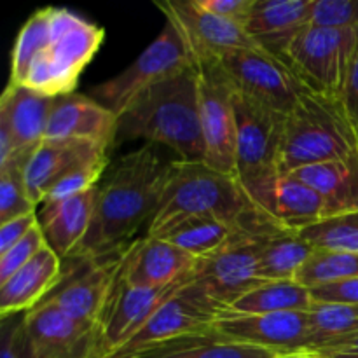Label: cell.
I'll list each match as a JSON object with an SVG mask.
<instances>
[{
  "mask_svg": "<svg viewBox=\"0 0 358 358\" xmlns=\"http://www.w3.org/2000/svg\"><path fill=\"white\" fill-rule=\"evenodd\" d=\"M103 37V28L65 7L35 10L14 42L9 84L27 86L48 96L73 93Z\"/></svg>",
  "mask_w": 358,
  "mask_h": 358,
  "instance_id": "obj_1",
  "label": "cell"
},
{
  "mask_svg": "<svg viewBox=\"0 0 358 358\" xmlns=\"http://www.w3.org/2000/svg\"><path fill=\"white\" fill-rule=\"evenodd\" d=\"M175 161H164L152 143L126 154L98 184L87 234L69 259L103 257L128 248L133 234L152 220Z\"/></svg>",
  "mask_w": 358,
  "mask_h": 358,
  "instance_id": "obj_2",
  "label": "cell"
},
{
  "mask_svg": "<svg viewBox=\"0 0 358 358\" xmlns=\"http://www.w3.org/2000/svg\"><path fill=\"white\" fill-rule=\"evenodd\" d=\"M163 143L185 163H205L198 70L189 69L140 93L119 115L117 138Z\"/></svg>",
  "mask_w": 358,
  "mask_h": 358,
  "instance_id": "obj_3",
  "label": "cell"
},
{
  "mask_svg": "<svg viewBox=\"0 0 358 358\" xmlns=\"http://www.w3.org/2000/svg\"><path fill=\"white\" fill-rule=\"evenodd\" d=\"M255 210L240 180L206 163L175 161L147 236L189 217H220L238 220Z\"/></svg>",
  "mask_w": 358,
  "mask_h": 358,
  "instance_id": "obj_4",
  "label": "cell"
},
{
  "mask_svg": "<svg viewBox=\"0 0 358 358\" xmlns=\"http://www.w3.org/2000/svg\"><path fill=\"white\" fill-rule=\"evenodd\" d=\"M355 150L358 140L339 101L304 91L287 114L280 173L346 157Z\"/></svg>",
  "mask_w": 358,
  "mask_h": 358,
  "instance_id": "obj_5",
  "label": "cell"
},
{
  "mask_svg": "<svg viewBox=\"0 0 358 358\" xmlns=\"http://www.w3.org/2000/svg\"><path fill=\"white\" fill-rule=\"evenodd\" d=\"M358 48V28L308 27L287 51L285 63L308 91L339 100Z\"/></svg>",
  "mask_w": 358,
  "mask_h": 358,
  "instance_id": "obj_6",
  "label": "cell"
},
{
  "mask_svg": "<svg viewBox=\"0 0 358 358\" xmlns=\"http://www.w3.org/2000/svg\"><path fill=\"white\" fill-rule=\"evenodd\" d=\"M236 177L245 191L280 173L287 115L233 90Z\"/></svg>",
  "mask_w": 358,
  "mask_h": 358,
  "instance_id": "obj_7",
  "label": "cell"
},
{
  "mask_svg": "<svg viewBox=\"0 0 358 358\" xmlns=\"http://www.w3.org/2000/svg\"><path fill=\"white\" fill-rule=\"evenodd\" d=\"M126 250L103 257L72 259L76 264L63 269L62 280L44 301L79 324L101 331L121 280Z\"/></svg>",
  "mask_w": 358,
  "mask_h": 358,
  "instance_id": "obj_8",
  "label": "cell"
},
{
  "mask_svg": "<svg viewBox=\"0 0 358 358\" xmlns=\"http://www.w3.org/2000/svg\"><path fill=\"white\" fill-rule=\"evenodd\" d=\"M189 69H196L191 55L177 30L166 23L128 69L93 87L91 98L119 117L140 93Z\"/></svg>",
  "mask_w": 358,
  "mask_h": 358,
  "instance_id": "obj_9",
  "label": "cell"
},
{
  "mask_svg": "<svg viewBox=\"0 0 358 358\" xmlns=\"http://www.w3.org/2000/svg\"><path fill=\"white\" fill-rule=\"evenodd\" d=\"M278 227L282 226L276 224L261 231H248L213 254L198 259L189 273V282L199 287L224 310L229 308L248 290L264 282L259 276L262 243Z\"/></svg>",
  "mask_w": 358,
  "mask_h": 358,
  "instance_id": "obj_10",
  "label": "cell"
},
{
  "mask_svg": "<svg viewBox=\"0 0 358 358\" xmlns=\"http://www.w3.org/2000/svg\"><path fill=\"white\" fill-rule=\"evenodd\" d=\"M20 348L21 358H107L101 331L79 324L49 301L23 315Z\"/></svg>",
  "mask_w": 358,
  "mask_h": 358,
  "instance_id": "obj_11",
  "label": "cell"
},
{
  "mask_svg": "<svg viewBox=\"0 0 358 358\" xmlns=\"http://www.w3.org/2000/svg\"><path fill=\"white\" fill-rule=\"evenodd\" d=\"M231 87L287 115L308 91L283 59L261 49H238L219 59Z\"/></svg>",
  "mask_w": 358,
  "mask_h": 358,
  "instance_id": "obj_12",
  "label": "cell"
},
{
  "mask_svg": "<svg viewBox=\"0 0 358 358\" xmlns=\"http://www.w3.org/2000/svg\"><path fill=\"white\" fill-rule=\"evenodd\" d=\"M156 6L164 14L166 23L177 30L196 69L219 63L222 56L238 49L264 51L245 31L243 24L201 9L196 0H157Z\"/></svg>",
  "mask_w": 358,
  "mask_h": 358,
  "instance_id": "obj_13",
  "label": "cell"
},
{
  "mask_svg": "<svg viewBox=\"0 0 358 358\" xmlns=\"http://www.w3.org/2000/svg\"><path fill=\"white\" fill-rule=\"evenodd\" d=\"M196 70L205 163L215 170L236 177V121L233 110V87L219 63L198 66Z\"/></svg>",
  "mask_w": 358,
  "mask_h": 358,
  "instance_id": "obj_14",
  "label": "cell"
},
{
  "mask_svg": "<svg viewBox=\"0 0 358 358\" xmlns=\"http://www.w3.org/2000/svg\"><path fill=\"white\" fill-rule=\"evenodd\" d=\"M222 310L224 308L210 299L199 287L189 282L187 276L184 285L170 299L161 304L159 310L140 329L138 334L129 339L124 348L119 350L110 358L128 355V353L185 338V336L205 334V332L213 331V324Z\"/></svg>",
  "mask_w": 358,
  "mask_h": 358,
  "instance_id": "obj_15",
  "label": "cell"
},
{
  "mask_svg": "<svg viewBox=\"0 0 358 358\" xmlns=\"http://www.w3.org/2000/svg\"><path fill=\"white\" fill-rule=\"evenodd\" d=\"M213 329L231 341L248 343L278 353L311 350V325L308 311L247 315L222 310Z\"/></svg>",
  "mask_w": 358,
  "mask_h": 358,
  "instance_id": "obj_16",
  "label": "cell"
},
{
  "mask_svg": "<svg viewBox=\"0 0 358 358\" xmlns=\"http://www.w3.org/2000/svg\"><path fill=\"white\" fill-rule=\"evenodd\" d=\"M245 192L259 212L287 229L301 231L327 217L324 198L292 175H275Z\"/></svg>",
  "mask_w": 358,
  "mask_h": 358,
  "instance_id": "obj_17",
  "label": "cell"
},
{
  "mask_svg": "<svg viewBox=\"0 0 358 358\" xmlns=\"http://www.w3.org/2000/svg\"><path fill=\"white\" fill-rule=\"evenodd\" d=\"M187 276L166 287H129L122 282L121 275L117 290L101 327V341L107 358L114 357L119 350L124 348L129 339L138 334L140 329L159 310L161 304L184 285Z\"/></svg>",
  "mask_w": 358,
  "mask_h": 358,
  "instance_id": "obj_18",
  "label": "cell"
},
{
  "mask_svg": "<svg viewBox=\"0 0 358 358\" xmlns=\"http://www.w3.org/2000/svg\"><path fill=\"white\" fill-rule=\"evenodd\" d=\"M119 117L91 96L70 93L56 98L44 140L86 142L110 149L117 138Z\"/></svg>",
  "mask_w": 358,
  "mask_h": 358,
  "instance_id": "obj_19",
  "label": "cell"
},
{
  "mask_svg": "<svg viewBox=\"0 0 358 358\" xmlns=\"http://www.w3.org/2000/svg\"><path fill=\"white\" fill-rule=\"evenodd\" d=\"M56 98L20 84H7L0 98V126L13 136L23 166L44 142Z\"/></svg>",
  "mask_w": 358,
  "mask_h": 358,
  "instance_id": "obj_20",
  "label": "cell"
},
{
  "mask_svg": "<svg viewBox=\"0 0 358 358\" xmlns=\"http://www.w3.org/2000/svg\"><path fill=\"white\" fill-rule=\"evenodd\" d=\"M196 261L194 255L161 238L145 236L131 241L126 250L122 282L129 287H166L185 278Z\"/></svg>",
  "mask_w": 358,
  "mask_h": 358,
  "instance_id": "obj_21",
  "label": "cell"
},
{
  "mask_svg": "<svg viewBox=\"0 0 358 358\" xmlns=\"http://www.w3.org/2000/svg\"><path fill=\"white\" fill-rule=\"evenodd\" d=\"M313 0H255L245 31L269 55L285 62L297 35L310 27Z\"/></svg>",
  "mask_w": 358,
  "mask_h": 358,
  "instance_id": "obj_22",
  "label": "cell"
},
{
  "mask_svg": "<svg viewBox=\"0 0 358 358\" xmlns=\"http://www.w3.org/2000/svg\"><path fill=\"white\" fill-rule=\"evenodd\" d=\"M96 196L98 187H94L72 198L42 203V210L37 215L38 226L44 234L45 245L62 261L73 254L90 231Z\"/></svg>",
  "mask_w": 358,
  "mask_h": 358,
  "instance_id": "obj_23",
  "label": "cell"
},
{
  "mask_svg": "<svg viewBox=\"0 0 358 358\" xmlns=\"http://www.w3.org/2000/svg\"><path fill=\"white\" fill-rule=\"evenodd\" d=\"M62 259L49 247L0 283V317L30 311L55 290L63 276Z\"/></svg>",
  "mask_w": 358,
  "mask_h": 358,
  "instance_id": "obj_24",
  "label": "cell"
},
{
  "mask_svg": "<svg viewBox=\"0 0 358 358\" xmlns=\"http://www.w3.org/2000/svg\"><path fill=\"white\" fill-rule=\"evenodd\" d=\"M289 175L324 198L327 217L358 210V150L339 159L299 168Z\"/></svg>",
  "mask_w": 358,
  "mask_h": 358,
  "instance_id": "obj_25",
  "label": "cell"
},
{
  "mask_svg": "<svg viewBox=\"0 0 358 358\" xmlns=\"http://www.w3.org/2000/svg\"><path fill=\"white\" fill-rule=\"evenodd\" d=\"M107 147L86 142L44 140L24 166V185L35 205H42L48 192L84 157Z\"/></svg>",
  "mask_w": 358,
  "mask_h": 358,
  "instance_id": "obj_26",
  "label": "cell"
},
{
  "mask_svg": "<svg viewBox=\"0 0 358 358\" xmlns=\"http://www.w3.org/2000/svg\"><path fill=\"white\" fill-rule=\"evenodd\" d=\"M278 353L248 343L231 341L213 331L185 336L117 358H275Z\"/></svg>",
  "mask_w": 358,
  "mask_h": 358,
  "instance_id": "obj_27",
  "label": "cell"
},
{
  "mask_svg": "<svg viewBox=\"0 0 358 358\" xmlns=\"http://www.w3.org/2000/svg\"><path fill=\"white\" fill-rule=\"evenodd\" d=\"M313 250L299 231L278 227L262 243L259 276L264 282H292Z\"/></svg>",
  "mask_w": 358,
  "mask_h": 358,
  "instance_id": "obj_28",
  "label": "cell"
},
{
  "mask_svg": "<svg viewBox=\"0 0 358 358\" xmlns=\"http://www.w3.org/2000/svg\"><path fill=\"white\" fill-rule=\"evenodd\" d=\"M313 297L308 287L299 282H262L245 296L234 301L227 310L236 313H287V311H308Z\"/></svg>",
  "mask_w": 358,
  "mask_h": 358,
  "instance_id": "obj_29",
  "label": "cell"
},
{
  "mask_svg": "<svg viewBox=\"0 0 358 358\" xmlns=\"http://www.w3.org/2000/svg\"><path fill=\"white\" fill-rule=\"evenodd\" d=\"M308 313H310L313 352L358 334V306L355 304L315 303L313 301Z\"/></svg>",
  "mask_w": 358,
  "mask_h": 358,
  "instance_id": "obj_30",
  "label": "cell"
},
{
  "mask_svg": "<svg viewBox=\"0 0 358 358\" xmlns=\"http://www.w3.org/2000/svg\"><path fill=\"white\" fill-rule=\"evenodd\" d=\"M350 278H358V254L315 248L313 254L297 273L296 282L313 289Z\"/></svg>",
  "mask_w": 358,
  "mask_h": 358,
  "instance_id": "obj_31",
  "label": "cell"
},
{
  "mask_svg": "<svg viewBox=\"0 0 358 358\" xmlns=\"http://www.w3.org/2000/svg\"><path fill=\"white\" fill-rule=\"evenodd\" d=\"M313 248L358 254V210L325 217L299 231Z\"/></svg>",
  "mask_w": 358,
  "mask_h": 358,
  "instance_id": "obj_32",
  "label": "cell"
},
{
  "mask_svg": "<svg viewBox=\"0 0 358 358\" xmlns=\"http://www.w3.org/2000/svg\"><path fill=\"white\" fill-rule=\"evenodd\" d=\"M108 149H100L91 156L84 157L83 161L76 164L51 191L45 196L44 203L59 201V199L72 198V196L83 194L98 187L101 173L108 166Z\"/></svg>",
  "mask_w": 358,
  "mask_h": 358,
  "instance_id": "obj_33",
  "label": "cell"
},
{
  "mask_svg": "<svg viewBox=\"0 0 358 358\" xmlns=\"http://www.w3.org/2000/svg\"><path fill=\"white\" fill-rule=\"evenodd\" d=\"M35 205L24 185L23 168L0 170V224L35 213Z\"/></svg>",
  "mask_w": 358,
  "mask_h": 358,
  "instance_id": "obj_34",
  "label": "cell"
},
{
  "mask_svg": "<svg viewBox=\"0 0 358 358\" xmlns=\"http://www.w3.org/2000/svg\"><path fill=\"white\" fill-rule=\"evenodd\" d=\"M310 27L332 30L358 28V0H313Z\"/></svg>",
  "mask_w": 358,
  "mask_h": 358,
  "instance_id": "obj_35",
  "label": "cell"
},
{
  "mask_svg": "<svg viewBox=\"0 0 358 358\" xmlns=\"http://www.w3.org/2000/svg\"><path fill=\"white\" fill-rule=\"evenodd\" d=\"M48 247L44 240V234H42L41 226H35L23 240L17 241L14 247H10L9 250L0 254V283L6 282L7 278L14 275L17 269H21L23 266H27L38 252H42Z\"/></svg>",
  "mask_w": 358,
  "mask_h": 358,
  "instance_id": "obj_36",
  "label": "cell"
},
{
  "mask_svg": "<svg viewBox=\"0 0 358 358\" xmlns=\"http://www.w3.org/2000/svg\"><path fill=\"white\" fill-rule=\"evenodd\" d=\"M310 292L315 303L355 304L358 306V278L313 287V289H310Z\"/></svg>",
  "mask_w": 358,
  "mask_h": 358,
  "instance_id": "obj_37",
  "label": "cell"
},
{
  "mask_svg": "<svg viewBox=\"0 0 358 358\" xmlns=\"http://www.w3.org/2000/svg\"><path fill=\"white\" fill-rule=\"evenodd\" d=\"M338 101L339 105H341L343 112H345L346 119H348L350 126H352L353 133H355L358 140V48L355 51V56H353L352 59V65H350L345 90H343Z\"/></svg>",
  "mask_w": 358,
  "mask_h": 358,
  "instance_id": "obj_38",
  "label": "cell"
},
{
  "mask_svg": "<svg viewBox=\"0 0 358 358\" xmlns=\"http://www.w3.org/2000/svg\"><path fill=\"white\" fill-rule=\"evenodd\" d=\"M196 2L201 9L215 16L243 24L255 0H196Z\"/></svg>",
  "mask_w": 358,
  "mask_h": 358,
  "instance_id": "obj_39",
  "label": "cell"
},
{
  "mask_svg": "<svg viewBox=\"0 0 358 358\" xmlns=\"http://www.w3.org/2000/svg\"><path fill=\"white\" fill-rule=\"evenodd\" d=\"M37 224V213H28V215L17 217V219L9 220V222L0 224V254L7 252L17 241L23 240Z\"/></svg>",
  "mask_w": 358,
  "mask_h": 358,
  "instance_id": "obj_40",
  "label": "cell"
},
{
  "mask_svg": "<svg viewBox=\"0 0 358 358\" xmlns=\"http://www.w3.org/2000/svg\"><path fill=\"white\" fill-rule=\"evenodd\" d=\"M23 315H13V317L2 318V329H0V358H21L20 348V325Z\"/></svg>",
  "mask_w": 358,
  "mask_h": 358,
  "instance_id": "obj_41",
  "label": "cell"
},
{
  "mask_svg": "<svg viewBox=\"0 0 358 358\" xmlns=\"http://www.w3.org/2000/svg\"><path fill=\"white\" fill-rule=\"evenodd\" d=\"M327 358H358V334L317 350Z\"/></svg>",
  "mask_w": 358,
  "mask_h": 358,
  "instance_id": "obj_42",
  "label": "cell"
},
{
  "mask_svg": "<svg viewBox=\"0 0 358 358\" xmlns=\"http://www.w3.org/2000/svg\"><path fill=\"white\" fill-rule=\"evenodd\" d=\"M275 358H327V357H324L318 352H313V350H301V352L282 353V355H276Z\"/></svg>",
  "mask_w": 358,
  "mask_h": 358,
  "instance_id": "obj_43",
  "label": "cell"
}]
</instances>
